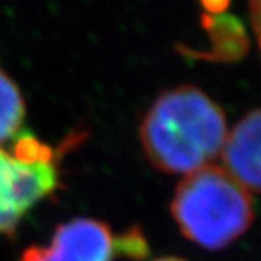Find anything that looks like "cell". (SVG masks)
<instances>
[{
    "mask_svg": "<svg viewBox=\"0 0 261 261\" xmlns=\"http://www.w3.org/2000/svg\"><path fill=\"white\" fill-rule=\"evenodd\" d=\"M226 138L224 111L192 85L161 93L139 127L146 158L166 173L189 175L208 166L222 153Z\"/></svg>",
    "mask_w": 261,
    "mask_h": 261,
    "instance_id": "obj_1",
    "label": "cell"
},
{
    "mask_svg": "<svg viewBox=\"0 0 261 261\" xmlns=\"http://www.w3.org/2000/svg\"><path fill=\"white\" fill-rule=\"evenodd\" d=\"M171 214L181 234L207 249H222L248 231L253 200L222 166H203L185 175L175 190Z\"/></svg>",
    "mask_w": 261,
    "mask_h": 261,
    "instance_id": "obj_2",
    "label": "cell"
},
{
    "mask_svg": "<svg viewBox=\"0 0 261 261\" xmlns=\"http://www.w3.org/2000/svg\"><path fill=\"white\" fill-rule=\"evenodd\" d=\"M55 151L22 134L12 151L0 148V234H12L36 203L58 189Z\"/></svg>",
    "mask_w": 261,
    "mask_h": 261,
    "instance_id": "obj_3",
    "label": "cell"
},
{
    "mask_svg": "<svg viewBox=\"0 0 261 261\" xmlns=\"http://www.w3.org/2000/svg\"><path fill=\"white\" fill-rule=\"evenodd\" d=\"M117 253L141 258L144 238L138 232L116 238L103 222L80 217L58 226L49 244L28 248L19 261H112Z\"/></svg>",
    "mask_w": 261,
    "mask_h": 261,
    "instance_id": "obj_4",
    "label": "cell"
},
{
    "mask_svg": "<svg viewBox=\"0 0 261 261\" xmlns=\"http://www.w3.org/2000/svg\"><path fill=\"white\" fill-rule=\"evenodd\" d=\"M224 170L246 190L261 192V109L246 114L222 148Z\"/></svg>",
    "mask_w": 261,
    "mask_h": 261,
    "instance_id": "obj_5",
    "label": "cell"
},
{
    "mask_svg": "<svg viewBox=\"0 0 261 261\" xmlns=\"http://www.w3.org/2000/svg\"><path fill=\"white\" fill-rule=\"evenodd\" d=\"M24 117L25 103L17 83L0 70V144L19 133Z\"/></svg>",
    "mask_w": 261,
    "mask_h": 261,
    "instance_id": "obj_6",
    "label": "cell"
},
{
    "mask_svg": "<svg viewBox=\"0 0 261 261\" xmlns=\"http://www.w3.org/2000/svg\"><path fill=\"white\" fill-rule=\"evenodd\" d=\"M249 14H251V25L261 49V0H249Z\"/></svg>",
    "mask_w": 261,
    "mask_h": 261,
    "instance_id": "obj_7",
    "label": "cell"
},
{
    "mask_svg": "<svg viewBox=\"0 0 261 261\" xmlns=\"http://www.w3.org/2000/svg\"><path fill=\"white\" fill-rule=\"evenodd\" d=\"M153 261H185L181 258H158V259H153Z\"/></svg>",
    "mask_w": 261,
    "mask_h": 261,
    "instance_id": "obj_8",
    "label": "cell"
}]
</instances>
